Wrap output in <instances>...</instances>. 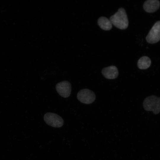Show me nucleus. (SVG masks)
Segmentation results:
<instances>
[{"mask_svg":"<svg viewBox=\"0 0 160 160\" xmlns=\"http://www.w3.org/2000/svg\"><path fill=\"white\" fill-rule=\"evenodd\" d=\"M110 20L115 26L121 30L126 29L129 25V21L126 11L122 7L119 8L117 12L111 16Z\"/></svg>","mask_w":160,"mask_h":160,"instance_id":"obj_1","label":"nucleus"},{"mask_svg":"<svg viewBox=\"0 0 160 160\" xmlns=\"http://www.w3.org/2000/svg\"><path fill=\"white\" fill-rule=\"evenodd\" d=\"M143 105L145 110L158 114L160 112V97L154 95L148 97L144 99Z\"/></svg>","mask_w":160,"mask_h":160,"instance_id":"obj_2","label":"nucleus"},{"mask_svg":"<svg viewBox=\"0 0 160 160\" xmlns=\"http://www.w3.org/2000/svg\"><path fill=\"white\" fill-rule=\"evenodd\" d=\"M44 119L46 123L54 127H60L63 126L64 121L62 118L57 114L48 112L45 114Z\"/></svg>","mask_w":160,"mask_h":160,"instance_id":"obj_3","label":"nucleus"},{"mask_svg":"<svg viewBox=\"0 0 160 160\" xmlns=\"http://www.w3.org/2000/svg\"><path fill=\"white\" fill-rule=\"evenodd\" d=\"M95 97L94 92L87 89L81 90L77 95V98L79 101L87 104L92 103L95 100Z\"/></svg>","mask_w":160,"mask_h":160,"instance_id":"obj_4","label":"nucleus"},{"mask_svg":"<svg viewBox=\"0 0 160 160\" xmlns=\"http://www.w3.org/2000/svg\"><path fill=\"white\" fill-rule=\"evenodd\" d=\"M146 39L150 44H154L160 40V21L156 22L153 25L147 35Z\"/></svg>","mask_w":160,"mask_h":160,"instance_id":"obj_5","label":"nucleus"},{"mask_svg":"<svg viewBox=\"0 0 160 160\" xmlns=\"http://www.w3.org/2000/svg\"><path fill=\"white\" fill-rule=\"evenodd\" d=\"M55 88L58 93L63 97H68L71 94V85L68 81H63L58 83L56 84Z\"/></svg>","mask_w":160,"mask_h":160,"instance_id":"obj_6","label":"nucleus"},{"mask_svg":"<svg viewBox=\"0 0 160 160\" xmlns=\"http://www.w3.org/2000/svg\"><path fill=\"white\" fill-rule=\"evenodd\" d=\"M102 73L106 78L114 79L118 77L119 71L116 66L111 65L103 68L102 70Z\"/></svg>","mask_w":160,"mask_h":160,"instance_id":"obj_7","label":"nucleus"},{"mask_svg":"<svg viewBox=\"0 0 160 160\" xmlns=\"http://www.w3.org/2000/svg\"><path fill=\"white\" fill-rule=\"evenodd\" d=\"M160 5V2L158 0H148L144 2L143 8L146 12L152 13L157 10Z\"/></svg>","mask_w":160,"mask_h":160,"instance_id":"obj_8","label":"nucleus"},{"mask_svg":"<svg viewBox=\"0 0 160 160\" xmlns=\"http://www.w3.org/2000/svg\"><path fill=\"white\" fill-rule=\"evenodd\" d=\"M97 23L102 29L108 31L112 28V24L110 19L105 17H101L98 20Z\"/></svg>","mask_w":160,"mask_h":160,"instance_id":"obj_9","label":"nucleus"},{"mask_svg":"<svg viewBox=\"0 0 160 160\" xmlns=\"http://www.w3.org/2000/svg\"><path fill=\"white\" fill-rule=\"evenodd\" d=\"M151 64V61L148 57L143 56L138 60L137 65L138 68L140 69H146L148 68Z\"/></svg>","mask_w":160,"mask_h":160,"instance_id":"obj_10","label":"nucleus"}]
</instances>
